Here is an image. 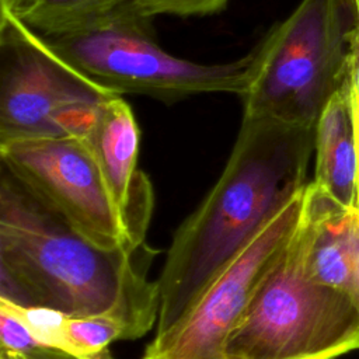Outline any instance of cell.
<instances>
[{
    "label": "cell",
    "instance_id": "cell-1",
    "mask_svg": "<svg viewBox=\"0 0 359 359\" xmlns=\"http://www.w3.org/2000/svg\"><path fill=\"white\" fill-rule=\"evenodd\" d=\"M147 254L91 241L1 165L0 300L72 317H111L136 339L158 314Z\"/></svg>",
    "mask_w": 359,
    "mask_h": 359
},
{
    "label": "cell",
    "instance_id": "cell-2",
    "mask_svg": "<svg viewBox=\"0 0 359 359\" xmlns=\"http://www.w3.org/2000/svg\"><path fill=\"white\" fill-rule=\"evenodd\" d=\"M314 139L316 126L243 116L220 178L167 251L157 280L154 337L168 332L219 272L303 192Z\"/></svg>",
    "mask_w": 359,
    "mask_h": 359
},
{
    "label": "cell",
    "instance_id": "cell-3",
    "mask_svg": "<svg viewBox=\"0 0 359 359\" xmlns=\"http://www.w3.org/2000/svg\"><path fill=\"white\" fill-rule=\"evenodd\" d=\"M353 0H302L251 52L243 116L316 126L348 76Z\"/></svg>",
    "mask_w": 359,
    "mask_h": 359
},
{
    "label": "cell",
    "instance_id": "cell-4",
    "mask_svg": "<svg viewBox=\"0 0 359 359\" xmlns=\"http://www.w3.org/2000/svg\"><path fill=\"white\" fill-rule=\"evenodd\" d=\"M359 348V304L311 279L297 227L224 344V359H334Z\"/></svg>",
    "mask_w": 359,
    "mask_h": 359
},
{
    "label": "cell",
    "instance_id": "cell-5",
    "mask_svg": "<svg viewBox=\"0 0 359 359\" xmlns=\"http://www.w3.org/2000/svg\"><path fill=\"white\" fill-rule=\"evenodd\" d=\"M150 18L130 0L88 25L42 38L76 69L118 95L142 94L172 102L205 93L244 91L251 52L227 63L184 59L158 45Z\"/></svg>",
    "mask_w": 359,
    "mask_h": 359
},
{
    "label": "cell",
    "instance_id": "cell-6",
    "mask_svg": "<svg viewBox=\"0 0 359 359\" xmlns=\"http://www.w3.org/2000/svg\"><path fill=\"white\" fill-rule=\"evenodd\" d=\"M115 95L63 59L8 7L0 6V143L84 139L102 102Z\"/></svg>",
    "mask_w": 359,
    "mask_h": 359
},
{
    "label": "cell",
    "instance_id": "cell-7",
    "mask_svg": "<svg viewBox=\"0 0 359 359\" xmlns=\"http://www.w3.org/2000/svg\"><path fill=\"white\" fill-rule=\"evenodd\" d=\"M1 165L73 229L107 247L135 248L97 160L81 137H32L0 143ZM143 248V247H142Z\"/></svg>",
    "mask_w": 359,
    "mask_h": 359
},
{
    "label": "cell",
    "instance_id": "cell-8",
    "mask_svg": "<svg viewBox=\"0 0 359 359\" xmlns=\"http://www.w3.org/2000/svg\"><path fill=\"white\" fill-rule=\"evenodd\" d=\"M303 194L304 189L219 272L168 332L151 339L142 359H224L229 334L299 224Z\"/></svg>",
    "mask_w": 359,
    "mask_h": 359
},
{
    "label": "cell",
    "instance_id": "cell-9",
    "mask_svg": "<svg viewBox=\"0 0 359 359\" xmlns=\"http://www.w3.org/2000/svg\"><path fill=\"white\" fill-rule=\"evenodd\" d=\"M84 140L121 213L130 244L135 248L144 247L153 210V189L147 175L137 168L140 130L122 95L102 102Z\"/></svg>",
    "mask_w": 359,
    "mask_h": 359
},
{
    "label": "cell",
    "instance_id": "cell-10",
    "mask_svg": "<svg viewBox=\"0 0 359 359\" xmlns=\"http://www.w3.org/2000/svg\"><path fill=\"white\" fill-rule=\"evenodd\" d=\"M297 237L307 275L355 297L359 210L342 205L310 181L303 194Z\"/></svg>",
    "mask_w": 359,
    "mask_h": 359
},
{
    "label": "cell",
    "instance_id": "cell-11",
    "mask_svg": "<svg viewBox=\"0 0 359 359\" xmlns=\"http://www.w3.org/2000/svg\"><path fill=\"white\" fill-rule=\"evenodd\" d=\"M314 154L313 181L342 205L359 210V157L346 80L317 121Z\"/></svg>",
    "mask_w": 359,
    "mask_h": 359
},
{
    "label": "cell",
    "instance_id": "cell-12",
    "mask_svg": "<svg viewBox=\"0 0 359 359\" xmlns=\"http://www.w3.org/2000/svg\"><path fill=\"white\" fill-rule=\"evenodd\" d=\"M128 1L130 0H17L8 8L38 35L55 36L88 25Z\"/></svg>",
    "mask_w": 359,
    "mask_h": 359
},
{
    "label": "cell",
    "instance_id": "cell-13",
    "mask_svg": "<svg viewBox=\"0 0 359 359\" xmlns=\"http://www.w3.org/2000/svg\"><path fill=\"white\" fill-rule=\"evenodd\" d=\"M230 0H135L149 15L203 17L222 11Z\"/></svg>",
    "mask_w": 359,
    "mask_h": 359
},
{
    "label": "cell",
    "instance_id": "cell-14",
    "mask_svg": "<svg viewBox=\"0 0 359 359\" xmlns=\"http://www.w3.org/2000/svg\"><path fill=\"white\" fill-rule=\"evenodd\" d=\"M25 359H86V358H81L79 355L70 353L65 349L52 346V345L41 341L25 355ZM102 359H114V358L109 355Z\"/></svg>",
    "mask_w": 359,
    "mask_h": 359
},
{
    "label": "cell",
    "instance_id": "cell-15",
    "mask_svg": "<svg viewBox=\"0 0 359 359\" xmlns=\"http://www.w3.org/2000/svg\"><path fill=\"white\" fill-rule=\"evenodd\" d=\"M355 299L359 304V259H358V266H356V276H355Z\"/></svg>",
    "mask_w": 359,
    "mask_h": 359
},
{
    "label": "cell",
    "instance_id": "cell-16",
    "mask_svg": "<svg viewBox=\"0 0 359 359\" xmlns=\"http://www.w3.org/2000/svg\"><path fill=\"white\" fill-rule=\"evenodd\" d=\"M17 0H0V6H6V7H11Z\"/></svg>",
    "mask_w": 359,
    "mask_h": 359
}]
</instances>
